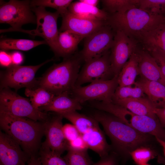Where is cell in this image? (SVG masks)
I'll list each match as a JSON object with an SVG mask.
<instances>
[{
    "mask_svg": "<svg viewBox=\"0 0 165 165\" xmlns=\"http://www.w3.org/2000/svg\"><path fill=\"white\" fill-rule=\"evenodd\" d=\"M0 64L2 66L7 68L13 64L11 54L4 50L0 51Z\"/></svg>",
    "mask_w": 165,
    "mask_h": 165,
    "instance_id": "ab89813d",
    "label": "cell"
},
{
    "mask_svg": "<svg viewBox=\"0 0 165 165\" xmlns=\"http://www.w3.org/2000/svg\"><path fill=\"white\" fill-rule=\"evenodd\" d=\"M30 157L7 134L0 132V165H26Z\"/></svg>",
    "mask_w": 165,
    "mask_h": 165,
    "instance_id": "2e32d148",
    "label": "cell"
},
{
    "mask_svg": "<svg viewBox=\"0 0 165 165\" xmlns=\"http://www.w3.org/2000/svg\"><path fill=\"white\" fill-rule=\"evenodd\" d=\"M110 50L86 62L80 71L75 86L88 82L111 79L115 76L112 71L110 61Z\"/></svg>",
    "mask_w": 165,
    "mask_h": 165,
    "instance_id": "8fae6325",
    "label": "cell"
},
{
    "mask_svg": "<svg viewBox=\"0 0 165 165\" xmlns=\"http://www.w3.org/2000/svg\"><path fill=\"white\" fill-rule=\"evenodd\" d=\"M115 31L106 24L99 29L85 38L84 46L79 54L86 62L101 55L110 50Z\"/></svg>",
    "mask_w": 165,
    "mask_h": 165,
    "instance_id": "7c38bea8",
    "label": "cell"
},
{
    "mask_svg": "<svg viewBox=\"0 0 165 165\" xmlns=\"http://www.w3.org/2000/svg\"><path fill=\"white\" fill-rule=\"evenodd\" d=\"M138 42L149 53L159 52L165 54V21L145 33Z\"/></svg>",
    "mask_w": 165,
    "mask_h": 165,
    "instance_id": "ac0fdd59",
    "label": "cell"
},
{
    "mask_svg": "<svg viewBox=\"0 0 165 165\" xmlns=\"http://www.w3.org/2000/svg\"><path fill=\"white\" fill-rule=\"evenodd\" d=\"M60 15L62 20L59 31H69L83 38L92 34L106 24V21L79 18L70 13L68 10Z\"/></svg>",
    "mask_w": 165,
    "mask_h": 165,
    "instance_id": "9a60e30c",
    "label": "cell"
},
{
    "mask_svg": "<svg viewBox=\"0 0 165 165\" xmlns=\"http://www.w3.org/2000/svg\"><path fill=\"white\" fill-rule=\"evenodd\" d=\"M0 111L36 121L43 122L48 119V114L47 113L35 108L30 101L9 88L1 90Z\"/></svg>",
    "mask_w": 165,
    "mask_h": 165,
    "instance_id": "8992f818",
    "label": "cell"
},
{
    "mask_svg": "<svg viewBox=\"0 0 165 165\" xmlns=\"http://www.w3.org/2000/svg\"><path fill=\"white\" fill-rule=\"evenodd\" d=\"M63 157L68 165H93L87 151L78 152L68 149Z\"/></svg>",
    "mask_w": 165,
    "mask_h": 165,
    "instance_id": "836d02e7",
    "label": "cell"
},
{
    "mask_svg": "<svg viewBox=\"0 0 165 165\" xmlns=\"http://www.w3.org/2000/svg\"><path fill=\"white\" fill-rule=\"evenodd\" d=\"M139 0H103V10L109 14L124 12L130 8L138 7Z\"/></svg>",
    "mask_w": 165,
    "mask_h": 165,
    "instance_id": "f546056e",
    "label": "cell"
},
{
    "mask_svg": "<svg viewBox=\"0 0 165 165\" xmlns=\"http://www.w3.org/2000/svg\"><path fill=\"white\" fill-rule=\"evenodd\" d=\"M136 82L142 89L155 108L165 107V86L141 77Z\"/></svg>",
    "mask_w": 165,
    "mask_h": 165,
    "instance_id": "ffe728a7",
    "label": "cell"
},
{
    "mask_svg": "<svg viewBox=\"0 0 165 165\" xmlns=\"http://www.w3.org/2000/svg\"><path fill=\"white\" fill-rule=\"evenodd\" d=\"M13 64L20 65L24 60L23 55L19 52H15L11 54Z\"/></svg>",
    "mask_w": 165,
    "mask_h": 165,
    "instance_id": "b9f144b4",
    "label": "cell"
},
{
    "mask_svg": "<svg viewBox=\"0 0 165 165\" xmlns=\"http://www.w3.org/2000/svg\"><path fill=\"white\" fill-rule=\"evenodd\" d=\"M18 117L0 111V126L4 132L30 157L36 156L44 135V122Z\"/></svg>",
    "mask_w": 165,
    "mask_h": 165,
    "instance_id": "7a4b0ae2",
    "label": "cell"
},
{
    "mask_svg": "<svg viewBox=\"0 0 165 165\" xmlns=\"http://www.w3.org/2000/svg\"><path fill=\"white\" fill-rule=\"evenodd\" d=\"M27 165H42L38 156H31Z\"/></svg>",
    "mask_w": 165,
    "mask_h": 165,
    "instance_id": "7bdbcfd3",
    "label": "cell"
},
{
    "mask_svg": "<svg viewBox=\"0 0 165 165\" xmlns=\"http://www.w3.org/2000/svg\"><path fill=\"white\" fill-rule=\"evenodd\" d=\"M140 77L165 86V78L155 59L147 51L137 49Z\"/></svg>",
    "mask_w": 165,
    "mask_h": 165,
    "instance_id": "e0dca14e",
    "label": "cell"
},
{
    "mask_svg": "<svg viewBox=\"0 0 165 165\" xmlns=\"http://www.w3.org/2000/svg\"><path fill=\"white\" fill-rule=\"evenodd\" d=\"M141 165H150L148 164L147 163L144 164H143Z\"/></svg>",
    "mask_w": 165,
    "mask_h": 165,
    "instance_id": "7dc6e473",
    "label": "cell"
},
{
    "mask_svg": "<svg viewBox=\"0 0 165 165\" xmlns=\"http://www.w3.org/2000/svg\"><path fill=\"white\" fill-rule=\"evenodd\" d=\"M112 102L127 109L135 114L158 118L154 112L155 108L147 97L127 98L114 101Z\"/></svg>",
    "mask_w": 165,
    "mask_h": 165,
    "instance_id": "603a6c76",
    "label": "cell"
},
{
    "mask_svg": "<svg viewBox=\"0 0 165 165\" xmlns=\"http://www.w3.org/2000/svg\"><path fill=\"white\" fill-rule=\"evenodd\" d=\"M70 121L81 135L94 128L99 127V123L93 117L79 113L77 111L58 114Z\"/></svg>",
    "mask_w": 165,
    "mask_h": 165,
    "instance_id": "484cf974",
    "label": "cell"
},
{
    "mask_svg": "<svg viewBox=\"0 0 165 165\" xmlns=\"http://www.w3.org/2000/svg\"><path fill=\"white\" fill-rule=\"evenodd\" d=\"M150 54L155 59L165 78V54L159 52Z\"/></svg>",
    "mask_w": 165,
    "mask_h": 165,
    "instance_id": "f35d334b",
    "label": "cell"
},
{
    "mask_svg": "<svg viewBox=\"0 0 165 165\" xmlns=\"http://www.w3.org/2000/svg\"><path fill=\"white\" fill-rule=\"evenodd\" d=\"M118 86L117 75L110 80L93 82L85 86L75 85L71 94L81 104L92 101L109 103L112 102Z\"/></svg>",
    "mask_w": 165,
    "mask_h": 165,
    "instance_id": "30bf717a",
    "label": "cell"
},
{
    "mask_svg": "<svg viewBox=\"0 0 165 165\" xmlns=\"http://www.w3.org/2000/svg\"><path fill=\"white\" fill-rule=\"evenodd\" d=\"M82 61L79 54L64 58L61 62L54 64L38 79L37 87L43 88L55 96L66 92L71 94Z\"/></svg>",
    "mask_w": 165,
    "mask_h": 165,
    "instance_id": "277c9868",
    "label": "cell"
},
{
    "mask_svg": "<svg viewBox=\"0 0 165 165\" xmlns=\"http://www.w3.org/2000/svg\"><path fill=\"white\" fill-rule=\"evenodd\" d=\"M62 130L64 137L68 142L81 135L76 127L73 124L67 123L63 125Z\"/></svg>",
    "mask_w": 165,
    "mask_h": 165,
    "instance_id": "d590c367",
    "label": "cell"
},
{
    "mask_svg": "<svg viewBox=\"0 0 165 165\" xmlns=\"http://www.w3.org/2000/svg\"><path fill=\"white\" fill-rule=\"evenodd\" d=\"M0 22L9 24L11 28L1 29L0 33L21 29L24 24L36 23V17L32 13L30 2L28 0H11L0 2Z\"/></svg>",
    "mask_w": 165,
    "mask_h": 165,
    "instance_id": "9c48e42d",
    "label": "cell"
},
{
    "mask_svg": "<svg viewBox=\"0 0 165 165\" xmlns=\"http://www.w3.org/2000/svg\"><path fill=\"white\" fill-rule=\"evenodd\" d=\"M68 149L78 152L87 151L88 148L81 135L74 140L68 142Z\"/></svg>",
    "mask_w": 165,
    "mask_h": 165,
    "instance_id": "8d00e7d4",
    "label": "cell"
},
{
    "mask_svg": "<svg viewBox=\"0 0 165 165\" xmlns=\"http://www.w3.org/2000/svg\"><path fill=\"white\" fill-rule=\"evenodd\" d=\"M157 161L159 163L165 165V158L160 155L158 154L157 156Z\"/></svg>",
    "mask_w": 165,
    "mask_h": 165,
    "instance_id": "f6af8a7d",
    "label": "cell"
},
{
    "mask_svg": "<svg viewBox=\"0 0 165 165\" xmlns=\"http://www.w3.org/2000/svg\"><path fill=\"white\" fill-rule=\"evenodd\" d=\"M70 95L71 94L66 92L54 96L48 105L39 109L46 113L54 112L57 114L81 110L82 108L81 104Z\"/></svg>",
    "mask_w": 165,
    "mask_h": 165,
    "instance_id": "d6986e66",
    "label": "cell"
},
{
    "mask_svg": "<svg viewBox=\"0 0 165 165\" xmlns=\"http://www.w3.org/2000/svg\"><path fill=\"white\" fill-rule=\"evenodd\" d=\"M38 157L42 165H68L61 155L42 146Z\"/></svg>",
    "mask_w": 165,
    "mask_h": 165,
    "instance_id": "4dcf8cb0",
    "label": "cell"
},
{
    "mask_svg": "<svg viewBox=\"0 0 165 165\" xmlns=\"http://www.w3.org/2000/svg\"><path fill=\"white\" fill-rule=\"evenodd\" d=\"M115 31L110 58L111 69L115 76L119 75L131 55L136 50L138 43L123 31Z\"/></svg>",
    "mask_w": 165,
    "mask_h": 165,
    "instance_id": "4fadbf2b",
    "label": "cell"
},
{
    "mask_svg": "<svg viewBox=\"0 0 165 165\" xmlns=\"http://www.w3.org/2000/svg\"><path fill=\"white\" fill-rule=\"evenodd\" d=\"M94 107L117 117L136 130L165 141V129L158 118L135 114L127 109L112 102L96 101Z\"/></svg>",
    "mask_w": 165,
    "mask_h": 165,
    "instance_id": "5b68a950",
    "label": "cell"
},
{
    "mask_svg": "<svg viewBox=\"0 0 165 165\" xmlns=\"http://www.w3.org/2000/svg\"><path fill=\"white\" fill-rule=\"evenodd\" d=\"M72 0H34L30 1L31 6L50 7L57 10L61 15L68 11Z\"/></svg>",
    "mask_w": 165,
    "mask_h": 165,
    "instance_id": "d6a6232c",
    "label": "cell"
},
{
    "mask_svg": "<svg viewBox=\"0 0 165 165\" xmlns=\"http://www.w3.org/2000/svg\"><path fill=\"white\" fill-rule=\"evenodd\" d=\"M80 2L89 6L97 7L100 2L98 0H80Z\"/></svg>",
    "mask_w": 165,
    "mask_h": 165,
    "instance_id": "ee69618b",
    "label": "cell"
},
{
    "mask_svg": "<svg viewBox=\"0 0 165 165\" xmlns=\"http://www.w3.org/2000/svg\"><path fill=\"white\" fill-rule=\"evenodd\" d=\"M144 97H145V94L142 89L135 82L134 84L130 85L125 86H118L113 96L112 102L127 98Z\"/></svg>",
    "mask_w": 165,
    "mask_h": 165,
    "instance_id": "f1b7e54d",
    "label": "cell"
},
{
    "mask_svg": "<svg viewBox=\"0 0 165 165\" xmlns=\"http://www.w3.org/2000/svg\"><path fill=\"white\" fill-rule=\"evenodd\" d=\"M158 155L154 150L145 146L138 147L130 153V157L138 165L147 163Z\"/></svg>",
    "mask_w": 165,
    "mask_h": 165,
    "instance_id": "1f68e13d",
    "label": "cell"
},
{
    "mask_svg": "<svg viewBox=\"0 0 165 165\" xmlns=\"http://www.w3.org/2000/svg\"><path fill=\"white\" fill-rule=\"evenodd\" d=\"M44 44H47L45 40L6 38L1 40L0 48L2 50H17L26 51Z\"/></svg>",
    "mask_w": 165,
    "mask_h": 165,
    "instance_id": "4316f807",
    "label": "cell"
},
{
    "mask_svg": "<svg viewBox=\"0 0 165 165\" xmlns=\"http://www.w3.org/2000/svg\"><path fill=\"white\" fill-rule=\"evenodd\" d=\"M52 59L37 65L21 66L13 64L0 73V90L13 88L17 90L20 88L34 89L37 87L38 79L35 77L38 70Z\"/></svg>",
    "mask_w": 165,
    "mask_h": 165,
    "instance_id": "ba28073f",
    "label": "cell"
},
{
    "mask_svg": "<svg viewBox=\"0 0 165 165\" xmlns=\"http://www.w3.org/2000/svg\"><path fill=\"white\" fill-rule=\"evenodd\" d=\"M154 112L163 127L165 128V107L161 108H154Z\"/></svg>",
    "mask_w": 165,
    "mask_h": 165,
    "instance_id": "60d3db41",
    "label": "cell"
},
{
    "mask_svg": "<svg viewBox=\"0 0 165 165\" xmlns=\"http://www.w3.org/2000/svg\"><path fill=\"white\" fill-rule=\"evenodd\" d=\"M88 148L101 158L109 154L110 147L100 127L93 128L81 135Z\"/></svg>",
    "mask_w": 165,
    "mask_h": 165,
    "instance_id": "44dd1931",
    "label": "cell"
},
{
    "mask_svg": "<svg viewBox=\"0 0 165 165\" xmlns=\"http://www.w3.org/2000/svg\"><path fill=\"white\" fill-rule=\"evenodd\" d=\"M92 117L102 125L111 141L115 153L120 157L123 163L130 157L131 152L151 141L152 135L136 130L110 113L97 111Z\"/></svg>",
    "mask_w": 165,
    "mask_h": 165,
    "instance_id": "6da1fadb",
    "label": "cell"
},
{
    "mask_svg": "<svg viewBox=\"0 0 165 165\" xmlns=\"http://www.w3.org/2000/svg\"><path fill=\"white\" fill-rule=\"evenodd\" d=\"M31 10L35 13L36 17V29L32 30H25L21 28L17 30L16 31L42 37L50 46L55 55L59 57V31L57 23L60 15L59 13L57 11L54 13L47 11L45 7L42 6L34 7Z\"/></svg>",
    "mask_w": 165,
    "mask_h": 165,
    "instance_id": "52a82bcc",
    "label": "cell"
},
{
    "mask_svg": "<svg viewBox=\"0 0 165 165\" xmlns=\"http://www.w3.org/2000/svg\"><path fill=\"white\" fill-rule=\"evenodd\" d=\"M68 10L77 17L86 20L106 21L109 15L103 9L89 6L79 1L72 2Z\"/></svg>",
    "mask_w": 165,
    "mask_h": 165,
    "instance_id": "7402d4cb",
    "label": "cell"
},
{
    "mask_svg": "<svg viewBox=\"0 0 165 165\" xmlns=\"http://www.w3.org/2000/svg\"><path fill=\"white\" fill-rule=\"evenodd\" d=\"M25 95L30 98V101L33 106L37 109L48 105L55 96L41 87L34 89L26 88Z\"/></svg>",
    "mask_w": 165,
    "mask_h": 165,
    "instance_id": "83f0119b",
    "label": "cell"
},
{
    "mask_svg": "<svg viewBox=\"0 0 165 165\" xmlns=\"http://www.w3.org/2000/svg\"><path fill=\"white\" fill-rule=\"evenodd\" d=\"M63 117L57 114L50 119L44 122V135L46 139L42 146L48 148L59 154L61 155L68 149V142L63 133Z\"/></svg>",
    "mask_w": 165,
    "mask_h": 165,
    "instance_id": "5bb4252c",
    "label": "cell"
},
{
    "mask_svg": "<svg viewBox=\"0 0 165 165\" xmlns=\"http://www.w3.org/2000/svg\"><path fill=\"white\" fill-rule=\"evenodd\" d=\"M138 64V57L136 50L131 55L118 75L119 86L130 85L135 82L136 78L139 75Z\"/></svg>",
    "mask_w": 165,
    "mask_h": 165,
    "instance_id": "cb8c5ba5",
    "label": "cell"
},
{
    "mask_svg": "<svg viewBox=\"0 0 165 165\" xmlns=\"http://www.w3.org/2000/svg\"><path fill=\"white\" fill-rule=\"evenodd\" d=\"M157 141L162 146L163 149L164 157L165 158V141L160 139L157 138H155Z\"/></svg>",
    "mask_w": 165,
    "mask_h": 165,
    "instance_id": "bcb514c9",
    "label": "cell"
},
{
    "mask_svg": "<svg viewBox=\"0 0 165 165\" xmlns=\"http://www.w3.org/2000/svg\"><path fill=\"white\" fill-rule=\"evenodd\" d=\"M119 156L115 152L101 158L100 160L93 165H118Z\"/></svg>",
    "mask_w": 165,
    "mask_h": 165,
    "instance_id": "74e56055",
    "label": "cell"
},
{
    "mask_svg": "<svg viewBox=\"0 0 165 165\" xmlns=\"http://www.w3.org/2000/svg\"><path fill=\"white\" fill-rule=\"evenodd\" d=\"M138 7L152 14L163 16L165 0H139Z\"/></svg>",
    "mask_w": 165,
    "mask_h": 165,
    "instance_id": "e575fe53",
    "label": "cell"
},
{
    "mask_svg": "<svg viewBox=\"0 0 165 165\" xmlns=\"http://www.w3.org/2000/svg\"><path fill=\"white\" fill-rule=\"evenodd\" d=\"M164 21V16L152 14L137 6L122 13L109 14L106 21L114 31H123L138 43L145 33Z\"/></svg>",
    "mask_w": 165,
    "mask_h": 165,
    "instance_id": "3957f363",
    "label": "cell"
},
{
    "mask_svg": "<svg viewBox=\"0 0 165 165\" xmlns=\"http://www.w3.org/2000/svg\"><path fill=\"white\" fill-rule=\"evenodd\" d=\"M83 39L82 37L69 31H59V57L65 58L72 55Z\"/></svg>",
    "mask_w": 165,
    "mask_h": 165,
    "instance_id": "d4e9b609",
    "label": "cell"
}]
</instances>
